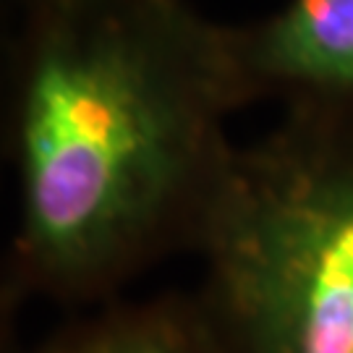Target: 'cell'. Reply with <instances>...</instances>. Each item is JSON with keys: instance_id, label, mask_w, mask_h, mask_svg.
Masks as SVG:
<instances>
[{"instance_id": "cell-4", "label": "cell", "mask_w": 353, "mask_h": 353, "mask_svg": "<svg viewBox=\"0 0 353 353\" xmlns=\"http://www.w3.org/2000/svg\"><path fill=\"white\" fill-rule=\"evenodd\" d=\"M34 353H220L194 293L102 306Z\"/></svg>"}, {"instance_id": "cell-3", "label": "cell", "mask_w": 353, "mask_h": 353, "mask_svg": "<svg viewBox=\"0 0 353 353\" xmlns=\"http://www.w3.org/2000/svg\"><path fill=\"white\" fill-rule=\"evenodd\" d=\"M230 50L246 105L353 115V0H280L230 24Z\"/></svg>"}, {"instance_id": "cell-2", "label": "cell", "mask_w": 353, "mask_h": 353, "mask_svg": "<svg viewBox=\"0 0 353 353\" xmlns=\"http://www.w3.org/2000/svg\"><path fill=\"white\" fill-rule=\"evenodd\" d=\"M220 353H353V115L280 110L191 243Z\"/></svg>"}, {"instance_id": "cell-1", "label": "cell", "mask_w": 353, "mask_h": 353, "mask_svg": "<svg viewBox=\"0 0 353 353\" xmlns=\"http://www.w3.org/2000/svg\"><path fill=\"white\" fill-rule=\"evenodd\" d=\"M243 108L230 24L191 0H13L3 296L97 303L191 249Z\"/></svg>"}]
</instances>
